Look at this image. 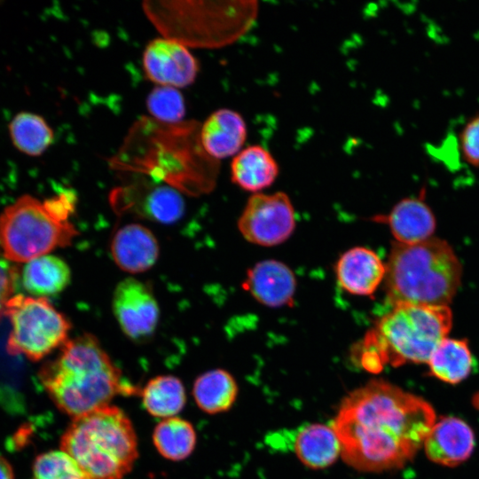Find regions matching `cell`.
I'll use <instances>...</instances> for the list:
<instances>
[{
	"label": "cell",
	"mask_w": 479,
	"mask_h": 479,
	"mask_svg": "<svg viewBox=\"0 0 479 479\" xmlns=\"http://www.w3.org/2000/svg\"><path fill=\"white\" fill-rule=\"evenodd\" d=\"M429 403L383 380H373L342 400L332 422L341 456L364 472L402 467L436 422Z\"/></svg>",
	"instance_id": "6da1fadb"
},
{
	"label": "cell",
	"mask_w": 479,
	"mask_h": 479,
	"mask_svg": "<svg viewBox=\"0 0 479 479\" xmlns=\"http://www.w3.org/2000/svg\"><path fill=\"white\" fill-rule=\"evenodd\" d=\"M200 132L196 122L167 124L145 118L130 130L114 164L179 192H208L216 185L219 163L205 153Z\"/></svg>",
	"instance_id": "7a4b0ae2"
},
{
	"label": "cell",
	"mask_w": 479,
	"mask_h": 479,
	"mask_svg": "<svg viewBox=\"0 0 479 479\" xmlns=\"http://www.w3.org/2000/svg\"><path fill=\"white\" fill-rule=\"evenodd\" d=\"M39 379L54 404L72 419L136 392L90 334L68 339L59 355L41 367Z\"/></svg>",
	"instance_id": "3957f363"
},
{
	"label": "cell",
	"mask_w": 479,
	"mask_h": 479,
	"mask_svg": "<svg viewBox=\"0 0 479 479\" xmlns=\"http://www.w3.org/2000/svg\"><path fill=\"white\" fill-rule=\"evenodd\" d=\"M451 327L448 306L393 305L365 334L359 346L358 362L372 373H379L387 364L428 363Z\"/></svg>",
	"instance_id": "277c9868"
},
{
	"label": "cell",
	"mask_w": 479,
	"mask_h": 479,
	"mask_svg": "<svg viewBox=\"0 0 479 479\" xmlns=\"http://www.w3.org/2000/svg\"><path fill=\"white\" fill-rule=\"evenodd\" d=\"M386 265L385 286L393 305L448 306L461 281L459 260L444 240L395 242Z\"/></svg>",
	"instance_id": "5b68a950"
},
{
	"label": "cell",
	"mask_w": 479,
	"mask_h": 479,
	"mask_svg": "<svg viewBox=\"0 0 479 479\" xmlns=\"http://www.w3.org/2000/svg\"><path fill=\"white\" fill-rule=\"evenodd\" d=\"M137 448L130 418L111 404L72 419L60 438V450L88 479H122L138 457Z\"/></svg>",
	"instance_id": "8992f818"
},
{
	"label": "cell",
	"mask_w": 479,
	"mask_h": 479,
	"mask_svg": "<svg viewBox=\"0 0 479 479\" xmlns=\"http://www.w3.org/2000/svg\"><path fill=\"white\" fill-rule=\"evenodd\" d=\"M143 9L166 38L188 47L218 48L235 42L254 24L255 1H145Z\"/></svg>",
	"instance_id": "52a82bcc"
},
{
	"label": "cell",
	"mask_w": 479,
	"mask_h": 479,
	"mask_svg": "<svg viewBox=\"0 0 479 479\" xmlns=\"http://www.w3.org/2000/svg\"><path fill=\"white\" fill-rule=\"evenodd\" d=\"M75 194L66 191L40 201L25 194L0 215V247L14 263H27L57 247L71 245L78 234L69 217Z\"/></svg>",
	"instance_id": "ba28073f"
},
{
	"label": "cell",
	"mask_w": 479,
	"mask_h": 479,
	"mask_svg": "<svg viewBox=\"0 0 479 479\" xmlns=\"http://www.w3.org/2000/svg\"><path fill=\"white\" fill-rule=\"evenodd\" d=\"M4 314L10 318L6 350L38 361L68 341L71 324L45 297L13 295Z\"/></svg>",
	"instance_id": "9c48e42d"
},
{
	"label": "cell",
	"mask_w": 479,
	"mask_h": 479,
	"mask_svg": "<svg viewBox=\"0 0 479 479\" xmlns=\"http://www.w3.org/2000/svg\"><path fill=\"white\" fill-rule=\"evenodd\" d=\"M295 227V216L289 197L282 192L255 193L247 200L238 221V228L249 242L263 247L286 241Z\"/></svg>",
	"instance_id": "30bf717a"
},
{
	"label": "cell",
	"mask_w": 479,
	"mask_h": 479,
	"mask_svg": "<svg viewBox=\"0 0 479 479\" xmlns=\"http://www.w3.org/2000/svg\"><path fill=\"white\" fill-rule=\"evenodd\" d=\"M112 307L120 327L130 339L145 340L155 331L160 310L151 287L145 283L134 278L119 282Z\"/></svg>",
	"instance_id": "8fae6325"
},
{
	"label": "cell",
	"mask_w": 479,
	"mask_h": 479,
	"mask_svg": "<svg viewBox=\"0 0 479 479\" xmlns=\"http://www.w3.org/2000/svg\"><path fill=\"white\" fill-rule=\"evenodd\" d=\"M146 77L161 86L183 88L192 84L199 63L186 46L166 37L151 41L143 53Z\"/></svg>",
	"instance_id": "7c38bea8"
},
{
	"label": "cell",
	"mask_w": 479,
	"mask_h": 479,
	"mask_svg": "<svg viewBox=\"0 0 479 479\" xmlns=\"http://www.w3.org/2000/svg\"><path fill=\"white\" fill-rule=\"evenodd\" d=\"M423 445L431 461L454 467L467 460L472 454L475 435L461 419L444 417L436 420Z\"/></svg>",
	"instance_id": "4fadbf2b"
},
{
	"label": "cell",
	"mask_w": 479,
	"mask_h": 479,
	"mask_svg": "<svg viewBox=\"0 0 479 479\" xmlns=\"http://www.w3.org/2000/svg\"><path fill=\"white\" fill-rule=\"evenodd\" d=\"M243 287L260 303L277 308L293 304L296 280L284 263L264 260L247 271Z\"/></svg>",
	"instance_id": "5bb4252c"
},
{
	"label": "cell",
	"mask_w": 479,
	"mask_h": 479,
	"mask_svg": "<svg viewBox=\"0 0 479 479\" xmlns=\"http://www.w3.org/2000/svg\"><path fill=\"white\" fill-rule=\"evenodd\" d=\"M110 249L117 266L133 274L151 269L159 256L155 236L140 224H129L118 229Z\"/></svg>",
	"instance_id": "9a60e30c"
},
{
	"label": "cell",
	"mask_w": 479,
	"mask_h": 479,
	"mask_svg": "<svg viewBox=\"0 0 479 479\" xmlns=\"http://www.w3.org/2000/svg\"><path fill=\"white\" fill-rule=\"evenodd\" d=\"M386 265L378 255L363 247H352L338 259L335 273L339 285L348 293L369 295L385 278Z\"/></svg>",
	"instance_id": "2e32d148"
},
{
	"label": "cell",
	"mask_w": 479,
	"mask_h": 479,
	"mask_svg": "<svg viewBox=\"0 0 479 479\" xmlns=\"http://www.w3.org/2000/svg\"><path fill=\"white\" fill-rule=\"evenodd\" d=\"M200 137L205 153L218 161L240 152L247 138L246 122L238 112L222 108L204 122Z\"/></svg>",
	"instance_id": "e0dca14e"
},
{
	"label": "cell",
	"mask_w": 479,
	"mask_h": 479,
	"mask_svg": "<svg viewBox=\"0 0 479 479\" xmlns=\"http://www.w3.org/2000/svg\"><path fill=\"white\" fill-rule=\"evenodd\" d=\"M424 194L423 190L418 197L401 200L385 217L396 242L416 244L432 238L436 218L424 200Z\"/></svg>",
	"instance_id": "ac0fdd59"
},
{
	"label": "cell",
	"mask_w": 479,
	"mask_h": 479,
	"mask_svg": "<svg viewBox=\"0 0 479 479\" xmlns=\"http://www.w3.org/2000/svg\"><path fill=\"white\" fill-rule=\"evenodd\" d=\"M279 165L264 147L254 145L239 152L231 164V177L241 189L256 192L271 186L279 175Z\"/></svg>",
	"instance_id": "d6986e66"
},
{
	"label": "cell",
	"mask_w": 479,
	"mask_h": 479,
	"mask_svg": "<svg viewBox=\"0 0 479 479\" xmlns=\"http://www.w3.org/2000/svg\"><path fill=\"white\" fill-rule=\"evenodd\" d=\"M294 450L303 465L319 469L329 467L341 455V444L332 426L315 423L298 430Z\"/></svg>",
	"instance_id": "ffe728a7"
},
{
	"label": "cell",
	"mask_w": 479,
	"mask_h": 479,
	"mask_svg": "<svg viewBox=\"0 0 479 479\" xmlns=\"http://www.w3.org/2000/svg\"><path fill=\"white\" fill-rule=\"evenodd\" d=\"M71 279L67 263L58 256L45 255L36 257L23 268L21 282L25 290L40 297L63 291Z\"/></svg>",
	"instance_id": "44dd1931"
},
{
	"label": "cell",
	"mask_w": 479,
	"mask_h": 479,
	"mask_svg": "<svg viewBox=\"0 0 479 479\" xmlns=\"http://www.w3.org/2000/svg\"><path fill=\"white\" fill-rule=\"evenodd\" d=\"M473 363L467 341L446 337L433 351L427 364L432 376L446 383L456 384L470 374Z\"/></svg>",
	"instance_id": "7402d4cb"
},
{
	"label": "cell",
	"mask_w": 479,
	"mask_h": 479,
	"mask_svg": "<svg viewBox=\"0 0 479 479\" xmlns=\"http://www.w3.org/2000/svg\"><path fill=\"white\" fill-rule=\"evenodd\" d=\"M237 394L238 386L234 378L223 369H214L202 373L195 380L192 388L197 405L209 414L229 410Z\"/></svg>",
	"instance_id": "603a6c76"
},
{
	"label": "cell",
	"mask_w": 479,
	"mask_h": 479,
	"mask_svg": "<svg viewBox=\"0 0 479 479\" xmlns=\"http://www.w3.org/2000/svg\"><path fill=\"white\" fill-rule=\"evenodd\" d=\"M144 407L153 416L175 417L185 406V389L182 381L172 375L151 379L141 390Z\"/></svg>",
	"instance_id": "cb8c5ba5"
},
{
	"label": "cell",
	"mask_w": 479,
	"mask_h": 479,
	"mask_svg": "<svg viewBox=\"0 0 479 479\" xmlns=\"http://www.w3.org/2000/svg\"><path fill=\"white\" fill-rule=\"evenodd\" d=\"M196 439L193 426L177 416L162 419L153 433V442L158 452L173 461L187 458L195 448Z\"/></svg>",
	"instance_id": "d4e9b609"
},
{
	"label": "cell",
	"mask_w": 479,
	"mask_h": 479,
	"mask_svg": "<svg viewBox=\"0 0 479 479\" xmlns=\"http://www.w3.org/2000/svg\"><path fill=\"white\" fill-rule=\"evenodd\" d=\"M14 146L29 156L41 155L53 142V131L45 120L35 114L22 112L9 124Z\"/></svg>",
	"instance_id": "484cf974"
},
{
	"label": "cell",
	"mask_w": 479,
	"mask_h": 479,
	"mask_svg": "<svg viewBox=\"0 0 479 479\" xmlns=\"http://www.w3.org/2000/svg\"><path fill=\"white\" fill-rule=\"evenodd\" d=\"M140 198V206L136 212L152 221L172 224L184 214L185 202L181 193L169 185L149 188Z\"/></svg>",
	"instance_id": "4316f807"
},
{
	"label": "cell",
	"mask_w": 479,
	"mask_h": 479,
	"mask_svg": "<svg viewBox=\"0 0 479 479\" xmlns=\"http://www.w3.org/2000/svg\"><path fill=\"white\" fill-rule=\"evenodd\" d=\"M146 106L153 119L162 123L181 122L185 114L183 95L170 86H156L147 97Z\"/></svg>",
	"instance_id": "83f0119b"
},
{
	"label": "cell",
	"mask_w": 479,
	"mask_h": 479,
	"mask_svg": "<svg viewBox=\"0 0 479 479\" xmlns=\"http://www.w3.org/2000/svg\"><path fill=\"white\" fill-rule=\"evenodd\" d=\"M32 479H88L73 459L63 451H50L36 456Z\"/></svg>",
	"instance_id": "f1b7e54d"
},
{
	"label": "cell",
	"mask_w": 479,
	"mask_h": 479,
	"mask_svg": "<svg viewBox=\"0 0 479 479\" xmlns=\"http://www.w3.org/2000/svg\"><path fill=\"white\" fill-rule=\"evenodd\" d=\"M459 147L466 163L479 169V113L469 117L459 133Z\"/></svg>",
	"instance_id": "f546056e"
},
{
	"label": "cell",
	"mask_w": 479,
	"mask_h": 479,
	"mask_svg": "<svg viewBox=\"0 0 479 479\" xmlns=\"http://www.w3.org/2000/svg\"><path fill=\"white\" fill-rule=\"evenodd\" d=\"M16 279V267L10 263L0 249V319L4 314L8 301L13 296Z\"/></svg>",
	"instance_id": "4dcf8cb0"
},
{
	"label": "cell",
	"mask_w": 479,
	"mask_h": 479,
	"mask_svg": "<svg viewBox=\"0 0 479 479\" xmlns=\"http://www.w3.org/2000/svg\"><path fill=\"white\" fill-rule=\"evenodd\" d=\"M13 467L9 460L0 455V479H14Z\"/></svg>",
	"instance_id": "1f68e13d"
}]
</instances>
